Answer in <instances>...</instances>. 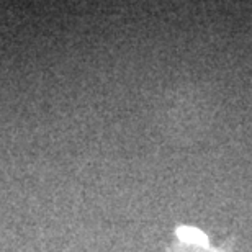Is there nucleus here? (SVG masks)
I'll return each mask as SVG.
<instances>
[{
    "instance_id": "1",
    "label": "nucleus",
    "mask_w": 252,
    "mask_h": 252,
    "mask_svg": "<svg viewBox=\"0 0 252 252\" xmlns=\"http://www.w3.org/2000/svg\"><path fill=\"white\" fill-rule=\"evenodd\" d=\"M179 236L187 246L189 252H215L210 248V244L206 243V239L201 236L200 231L184 228L182 231H179Z\"/></svg>"
}]
</instances>
